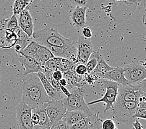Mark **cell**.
I'll return each instance as SVG.
<instances>
[{
	"instance_id": "obj_1",
	"label": "cell",
	"mask_w": 146,
	"mask_h": 129,
	"mask_svg": "<svg viewBox=\"0 0 146 129\" xmlns=\"http://www.w3.org/2000/svg\"><path fill=\"white\" fill-rule=\"evenodd\" d=\"M49 101L50 99L36 73L31 74L23 83L21 102L34 111L40 107L47 106Z\"/></svg>"
},
{
	"instance_id": "obj_2",
	"label": "cell",
	"mask_w": 146,
	"mask_h": 129,
	"mask_svg": "<svg viewBox=\"0 0 146 129\" xmlns=\"http://www.w3.org/2000/svg\"><path fill=\"white\" fill-rule=\"evenodd\" d=\"M33 39L44 47L54 46L64 48L71 54L76 56L75 44L72 39H67L58 32L57 30L46 27L35 31L33 34Z\"/></svg>"
},
{
	"instance_id": "obj_3",
	"label": "cell",
	"mask_w": 146,
	"mask_h": 129,
	"mask_svg": "<svg viewBox=\"0 0 146 129\" xmlns=\"http://www.w3.org/2000/svg\"><path fill=\"white\" fill-rule=\"evenodd\" d=\"M137 107V103L126 101L117 97L116 103L114 104V109L111 112L112 117L118 123L131 124L135 120L133 116Z\"/></svg>"
},
{
	"instance_id": "obj_4",
	"label": "cell",
	"mask_w": 146,
	"mask_h": 129,
	"mask_svg": "<svg viewBox=\"0 0 146 129\" xmlns=\"http://www.w3.org/2000/svg\"><path fill=\"white\" fill-rule=\"evenodd\" d=\"M70 95L64 97L62 100L65 108L67 111H83L91 114L88 106L84 99L85 90L82 87H73L69 88Z\"/></svg>"
},
{
	"instance_id": "obj_5",
	"label": "cell",
	"mask_w": 146,
	"mask_h": 129,
	"mask_svg": "<svg viewBox=\"0 0 146 129\" xmlns=\"http://www.w3.org/2000/svg\"><path fill=\"white\" fill-rule=\"evenodd\" d=\"M102 82L105 88V95L102 98L88 103L87 105L90 106L100 103H103L105 104L106 106L104 112L105 113L108 110L112 112L114 109V104L116 103L118 95V89H119V85L116 82L108 81V80L103 79L102 80Z\"/></svg>"
},
{
	"instance_id": "obj_6",
	"label": "cell",
	"mask_w": 146,
	"mask_h": 129,
	"mask_svg": "<svg viewBox=\"0 0 146 129\" xmlns=\"http://www.w3.org/2000/svg\"><path fill=\"white\" fill-rule=\"evenodd\" d=\"M145 79L135 85L119 86L117 97L126 101H134L138 104L141 97L145 96Z\"/></svg>"
},
{
	"instance_id": "obj_7",
	"label": "cell",
	"mask_w": 146,
	"mask_h": 129,
	"mask_svg": "<svg viewBox=\"0 0 146 129\" xmlns=\"http://www.w3.org/2000/svg\"><path fill=\"white\" fill-rule=\"evenodd\" d=\"M124 75L131 85H135L145 79L146 69L144 63L134 62L123 68Z\"/></svg>"
},
{
	"instance_id": "obj_8",
	"label": "cell",
	"mask_w": 146,
	"mask_h": 129,
	"mask_svg": "<svg viewBox=\"0 0 146 129\" xmlns=\"http://www.w3.org/2000/svg\"><path fill=\"white\" fill-rule=\"evenodd\" d=\"M21 52L33 58L42 65H43L47 60L54 57L47 48L37 43L34 40L31 42Z\"/></svg>"
},
{
	"instance_id": "obj_9",
	"label": "cell",
	"mask_w": 146,
	"mask_h": 129,
	"mask_svg": "<svg viewBox=\"0 0 146 129\" xmlns=\"http://www.w3.org/2000/svg\"><path fill=\"white\" fill-rule=\"evenodd\" d=\"M33 110L21 102L16 107V120L18 129H33L34 125L31 121Z\"/></svg>"
},
{
	"instance_id": "obj_10",
	"label": "cell",
	"mask_w": 146,
	"mask_h": 129,
	"mask_svg": "<svg viewBox=\"0 0 146 129\" xmlns=\"http://www.w3.org/2000/svg\"><path fill=\"white\" fill-rule=\"evenodd\" d=\"M75 45L78 63L85 65L94 51L91 40L82 36L79 38Z\"/></svg>"
},
{
	"instance_id": "obj_11",
	"label": "cell",
	"mask_w": 146,
	"mask_h": 129,
	"mask_svg": "<svg viewBox=\"0 0 146 129\" xmlns=\"http://www.w3.org/2000/svg\"><path fill=\"white\" fill-rule=\"evenodd\" d=\"M46 111L50 122V126L62 119L67 110L62 101H50L47 104Z\"/></svg>"
},
{
	"instance_id": "obj_12",
	"label": "cell",
	"mask_w": 146,
	"mask_h": 129,
	"mask_svg": "<svg viewBox=\"0 0 146 129\" xmlns=\"http://www.w3.org/2000/svg\"><path fill=\"white\" fill-rule=\"evenodd\" d=\"M19 60L21 65L25 68V73H23V76H26L32 73H37L39 72L43 73L44 69L43 66L32 57L24 55L22 52L17 53Z\"/></svg>"
},
{
	"instance_id": "obj_13",
	"label": "cell",
	"mask_w": 146,
	"mask_h": 129,
	"mask_svg": "<svg viewBox=\"0 0 146 129\" xmlns=\"http://www.w3.org/2000/svg\"><path fill=\"white\" fill-rule=\"evenodd\" d=\"M16 17L19 28L26 34L27 36L32 37L34 32V23L32 16L31 15L28 9L24 10Z\"/></svg>"
},
{
	"instance_id": "obj_14",
	"label": "cell",
	"mask_w": 146,
	"mask_h": 129,
	"mask_svg": "<svg viewBox=\"0 0 146 129\" xmlns=\"http://www.w3.org/2000/svg\"><path fill=\"white\" fill-rule=\"evenodd\" d=\"M124 68L122 67L113 68L111 71L106 72L103 74L99 75L100 77L108 81H113L118 83L119 85L126 86L131 85L127 80L125 78L124 75Z\"/></svg>"
},
{
	"instance_id": "obj_15",
	"label": "cell",
	"mask_w": 146,
	"mask_h": 129,
	"mask_svg": "<svg viewBox=\"0 0 146 129\" xmlns=\"http://www.w3.org/2000/svg\"><path fill=\"white\" fill-rule=\"evenodd\" d=\"M36 74L38 78H39L50 101H62L64 98L65 96L62 93L54 88V87L48 82L43 73L39 72L37 73Z\"/></svg>"
},
{
	"instance_id": "obj_16",
	"label": "cell",
	"mask_w": 146,
	"mask_h": 129,
	"mask_svg": "<svg viewBox=\"0 0 146 129\" xmlns=\"http://www.w3.org/2000/svg\"><path fill=\"white\" fill-rule=\"evenodd\" d=\"M86 8L76 6L70 14V22L76 28H83L86 25Z\"/></svg>"
},
{
	"instance_id": "obj_17",
	"label": "cell",
	"mask_w": 146,
	"mask_h": 129,
	"mask_svg": "<svg viewBox=\"0 0 146 129\" xmlns=\"http://www.w3.org/2000/svg\"><path fill=\"white\" fill-rule=\"evenodd\" d=\"M18 40L17 34L5 28L0 29V47L9 49L16 45Z\"/></svg>"
},
{
	"instance_id": "obj_18",
	"label": "cell",
	"mask_w": 146,
	"mask_h": 129,
	"mask_svg": "<svg viewBox=\"0 0 146 129\" xmlns=\"http://www.w3.org/2000/svg\"><path fill=\"white\" fill-rule=\"evenodd\" d=\"M101 120L99 117V112L91 114L84 118L77 123L68 127V129H88L93 127L96 123Z\"/></svg>"
},
{
	"instance_id": "obj_19",
	"label": "cell",
	"mask_w": 146,
	"mask_h": 129,
	"mask_svg": "<svg viewBox=\"0 0 146 129\" xmlns=\"http://www.w3.org/2000/svg\"><path fill=\"white\" fill-rule=\"evenodd\" d=\"M83 111H67L62 118L68 127H70L78 122L91 115Z\"/></svg>"
},
{
	"instance_id": "obj_20",
	"label": "cell",
	"mask_w": 146,
	"mask_h": 129,
	"mask_svg": "<svg viewBox=\"0 0 146 129\" xmlns=\"http://www.w3.org/2000/svg\"><path fill=\"white\" fill-rule=\"evenodd\" d=\"M16 34L18 36V40L14 47H15V50L16 53H19V52H22L27 46V45L33 40V37L27 36V35L24 33L20 28Z\"/></svg>"
},
{
	"instance_id": "obj_21",
	"label": "cell",
	"mask_w": 146,
	"mask_h": 129,
	"mask_svg": "<svg viewBox=\"0 0 146 129\" xmlns=\"http://www.w3.org/2000/svg\"><path fill=\"white\" fill-rule=\"evenodd\" d=\"M93 53L95 55V56L97 58V60H98L96 67L93 71L94 73H96V74L98 75L99 76V75L103 74V73L111 71V69H113V67H110V66L107 64L105 60H104L102 54L99 53L98 52L95 51H93Z\"/></svg>"
},
{
	"instance_id": "obj_22",
	"label": "cell",
	"mask_w": 146,
	"mask_h": 129,
	"mask_svg": "<svg viewBox=\"0 0 146 129\" xmlns=\"http://www.w3.org/2000/svg\"><path fill=\"white\" fill-rule=\"evenodd\" d=\"M63 78L67 81L69 88L73 87H82V76L76 75L75 71H68L63 73Z\"/></svg>"
},
{
	"instance_id": "obj_23",
	"label": "cell",
	"mask_w": 146,
	"mask_h": 129,
	"mask_svg": "<svg viewBox=\"0 0 146 129\" xmlns=\"http://www.w3.org/2000/svg\"><path fill=\"white\" fill-rule=\"evenodd\" d=\"M46 106H47L40 107L33 112H36L39 116V123L38 125L45 129H50V122L46 111Z\"/></svg>"
},
{
	"instance_id": "obj_24",
	"label": "cell",
	"mask_w": 146,
	"mask_h": 129,
	"mask_svg": "<svg viewBox=\"0 0 146 129\" xmlns=\"http://www.w3.org/2000/svg\"><path fill=\"white\" fill-rule=\"evenodd\" d=\"M33 2L32 0H15L13 6V15H19Z\"/></svg>"
},
{
	"instance_id": "obj_25",
	"label": "cell",
	"mask_w": 146,
	"mask_h": 129,
	"mask_svg": "<svg viewBox=\"0 0 146 129\" xmlns=\"http://www.w3.org/2000/svg\"><path fill=\"white\" fill-rule=\"evenodd\" d=\"M3 25L5 26L4 28L10 30L12 32H16L19 29V27L18 25V19L16 15H13L11 17H9L8 19L3 20Z\"/></svg>"
},
{
	"instance_id": "obj_26",
	"label": "cell",
	"mask_w": 146,
	"mask_h": 129,
	"mask_svg": "<svg viewBox=\"0 0 146 129\" xmlns=\"http://www.w3.org/2000/svg\"><path fill=\"white\" fill-rule=\"evenodd\" d=\"M42 66L44 69L53 73L54 71L57 70L56 59L55 57L51 58L50 60H47Z\"/></svg>"
},
{
	"instance_id": "obj_27",
	"label": "cell",
	"mask_w": 146,
	"mask_h": 129,
	"mask_svg": "<svg viewBox=\"0 0 146 129\" xmlns=\"http://www.w3.org/2000/svg\"><path fill=\"white\" fill-rule=\"evenodd\" d=\"M92 56H93V57L91 59H89L88 61L85 64L86 70H87V73H92L93 71V70L96 67L97 62H98L97 58L95 56V55L94 54L93 52L92 54Z\"/></svg>"
},
{
	"instance_id": "obj_28",
	"label": "cell",
	"mask_w": 146,
	"mask_h": 129,
	"mask_svg": "<svg viewBox=\"0 0 146 129\" xmlns=\"http://www.w3.org/2000/svg\"><path fill=\"white\" fill-rule=\"evenodd\" d=\"M116 127V124L113 119L106 118L102 123V129H114Z\"/></svg>"
},
{
	"instance_id": "obj_29",
	"label": "cell",
	"mask_w": 146,
	"mask_h": 129,
	"mask_svg": "<svg viewBox=\"0 0 146 129\" xmlns=\"http://www.w3.org/2000/svg\"><path fill=\"white\" fill-rule=\"evenodd\" d=\"M84 76L85 79V80L89 85L95 83L98 79V75H96V73H94L93 72L86 73Z\"/></svg>"
},
{
	"instance_id": "obj_30",
	"label": "cell",
	"mask_w": 146,
	"mask_h": 129,
	"mask_svg": "<svg viewBox=\"0 0 146 129\" xmlns=\"http://www.w3.org/2000/svg\"><path fill=\"white\" fill-rule=\"evenodd\" d=\"M75 72L76 75L79 76H85L87 73L85 65L82 64H78L76 65L75 68Z\"/></svg>"
},
{
	"instance_id": "obj_31",
	"label": "cell",
	"mask_w": 146,
	"mask_h": 129,
	"mask_svg": "<svg viewBox=\"0 0 146 129\" xmlns=\"http://www.w3.org/2000/svg\"><path fill=\"white\" fill-rule=\"evenodd\" d=\"M146 115V108L144 107H137L136 112L134 114L133 118H142V119L145 120Z\"/></svg>"
},
{
	"instance_id": "obj_32",
	"label": "cell",
	"mask_w": 146,
	"mask_h": 129,
	"mask_svg": "<svg viewBox=\"0 0 146 129\" xmlns=\"http://www.w3.org/2000/svg\"><path fill=\"white\" fill-rule=\"evenodd\" d=\"M82 34L83 37L86 39H90V38L93 37V33L92 30L87 27H84L82 29Z\"/></svg>"
},
{
	"instance_id": "obj_33",
	"label": "cell",
	"mask_w": 146,
	"mask_h": 129,
	"mask_svg": "<svg viewBox=\"0 0 146 129\" xmlns=\"http://www.w3.org/2000/svg\"><path fill=\"white\" fill-rule=\"evenodd\" d=\"M52 77L55 81L59 82L63 78V73L59 70H55L52 73Z\"/></svg>"
},
{
	"instance_id": "obj_34",
	"label": "cell",
	"mask_w": 146,
	"mask_h": 129,
	"mask_svg": "<svg viewBox=\"0 0 146 129\" xmlns=\"http://www.w3.org/2000/svg\"><path fill=\"white\" fill-rule=\"evenodd\" d=\"M31 121H32L33 124L34 125H38L39 123V116L36 112L32 113L31 116Z\"/></svg>"
},
{
	"instance_id": "obj_35",
	"label": "cell",
	"mask_w": 146,
	"mask_h": 129,
	"mask_svg": "<svg viewBox=\"0 0 146 129\" xmlns=\"http://www.w3.org/2000/svg\"><path fill=\"white\" fill-rule=\"evenodd\" d=\"M54 124L56 125V126L58 129H68V125L63 119L59 120Z\"/></svg>"
},
{
	"instance_id": "obj_36",
	"label": "cell",
	"mask_w": 146,
	"mask_h": 129,
	"mask_svg": "<svg viewBox=\"0 0 146 129\" xmlns=\"http://www.w3.org/2000/svg\"><path fill=\"white\" fill-rule=\"evenodd\" d=\"M131 125H133V129H144V127L142 126V125L137 120V118L135 119V120L131 124Z\"/></svg>"
},
{
	"instance_id": "obj_37",
	"label": "cell",
	"mask_w": 146,
	"mask_h": 129,
	"mask_svg": "<svg viewBox=\"0 0 146 129\" xmlns=\"http://www.w3.org/2000/svg\"><path fill=\"white\" fill-rule=\"evenodd\" d=\"M60 89L61 92L64 95L65 97L70 96V91H69V90H68V88H67L65 86H62L60 85Z\"/></svg>"
},
{
	"instance_id": "obj_38",
	"label": "cell",
	"mask_w": 146,
	"mask_h": 129,
	"mask_svg": "<svg viewBox=\"0 0 146 129\" xmlns=\"http://www.w3.org/2000/svg\"><path fill=\"white\" fill-rule=\"evenodd\" d=\"M88 2V3L91 7V10L92 11H95V3H97L98 0H86Z\"/></svg>"
},
{
	"instance_id": "obj_39",
	"label": "cell",
	"mask_w": 146,
	"mask_h": 129,
	"mask_svg": "<svg viewBox=\"0 0 146 129\" xmlns=\"http://www.w3.org/2000/svg\"><path fill=\"white\" fill-rule=\"evenodd\" d=\"M102 120H100V121L98 122L94 125L93 127H92L91 128H90L88 129H102Z\"/></svg>"
},
{
	"instance_id": "obj_40",
	"label": "cell",
	"mask_w": 146,
	"mask_h": 129,
	"mask_svg": "<svg viewBox=\"0 0 146 129\" xmlns=\"http://www.w3.org/2000/svg\"><path fill=\"white\" fill-rule=\"evenodd\" d=\"M114 1H126V2H129L137 5L138 3L141 1V0H114Z\"/></svg>"
},
{
	"instance_id": "obj_41",
	"label": "cell",
	"mask_w": 146,
	"mask_h": 129,
	"mask_svg": "<svg viewBox=\"0 0 146 129\" xmlns=\"http://www.w3.org/2000/svg\"><path fill=\"white\" fill-rule=\"evenodd\" d=\"M59 84H60V85H61L62 86L65 87L67 86V81H66V79L63 78L61 80H60V81H59Z\"/></svg>"
},
{
	"instance_id": "obj_42",
	"label": "cell",
	"mask_w": 146,
	"mask_h": 129,
	"mask_svg": "<svg viewBox=\"0 0 146 129\" xmlns=\"http://www.w3.org/2000/svg\"><path fill=\"white\" fill-rule=\"evenodd\" d=\"M33 129H45V128L39 126V125H34Z\"/></svg>"
},
{
	"instance_id": "obj_43",
	"label": "cell",
	"mask_w": 146,
	"mask_h": 129,
	"mask_svg": "<svg viewBox=\"0 0 146 129\" xmlns=\"http://www.w3.org/2000/svg\"><path fill=\"white\" fill-rule=\"evenodd\" d=\"M32 1H33L34 2V1H37V0H32Z\"/></svg>"
},
{
	"instance_id": "obj_44",
	"label": "cell",
	"mask_w": 146,
	"mask_h": 129,
	"mask_svg": "<svg viewBox=\"0 0 146 129\" xmlns=\"http://www.w3.org/2000/svg\"><path fill=\"white\" fill-rule=\"evenodd\" d=\"M114 129H118V128H117V127H116V128H114Z\"/></svg>"
}]
</instances>
